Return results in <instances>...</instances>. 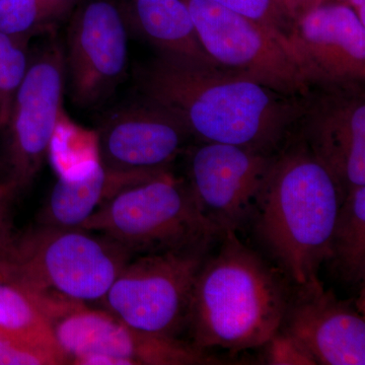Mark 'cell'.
<instances>
[{"label":"cell","instance_id":"1","mask_svg":"<svg viewBox=\"0 0 365 365\" xmlns=\"http://www.w3.org/2000/svg\"><path fill=\"white\" fill-rule=\"evenodd\" d=\"M145 101L176 117L201 143L275 153L297 126L306 98H295L240 76L160 53L138 74Z\"/></svg>","mask_w":365,"mask_h":365},{"label":"cell","instance_id":"2","mask_svg":"<svg viewBox=\"0 0 365 365\" xmlns=\"http://www.w3.org/2000/svg\"><path fill=\"white\" fill-rule=\"evenodd\" d=\"M343 197L302 137H287L262 185L250 222L261 248L295 287L319 281Z\"/></svg>","mask_w":365,"mask_h":365},{"label":"cell","instance_id":"3","mask_svg":"<svg viewBox=\"0 0 365 365\" xmlns=\"http://www.w3.org/2000/svg\"><path fill=\"white\" fill-rule=\"evenodd\" d=\"M204 260L192 292L186 330L192 345L208 351L263 347L279 330L292 297L280 269L232 230Z\"/></svg>","mask_w":365,"mask_h":365},{"label":"cell","instance_id":"4","mask_svg":"<svg viewBox=\"0 0 365 365\" xmlns=\"http://www.w3.org/2000/svg\"><path fill=\"white\" fill-rule=\"evenodd\" d=\"M133 255L105 235L81 227L40 225L16 235L0 265L42 306L53 302H101Z\"/></svg>","mask_w":365,"mask_h":365},{"label":"cell","instance_id":"5","mask_svg":"<svg viewBox=\"0 0 365 365\" xmlns=\"http://www.w3.org/2000/svg\"><path fill=\"white\" fill-rule=\"evenodd\" d=\"M81 228L109 237L133 256L215 242L222 235L201 215L186 180L170 170L118 192Z\"/></svg>","mask_w":365,"mask_h":365},{"label":"cell","instance_id":"6","mask_svg":"<svg viewBox=\"0 0 365 365\" xmlns=\"http://www.w3.org/2000/svg\"><path fill=\"white\" fill-rule=\"evenodd\" d=\"M215 242L131 259L101 300L103 309L136 330L179 338L197 275Z\"/></svg>","mask_w":365,"mask_h":365},{"label":"cell","instance_id":"7","mask_svg":"<svg viewBox=\"0 0 365 365\" xmlns=\"http://www.w3.org/2000/svg\"><path fill=\"white\" fill-rule=\"evenodd\" d=\"M68 364H222L189 341L136 330L106 309L62 302L45 311Z\"/></svg>","mask_w":365,"mask_h":365},{"label":"cell","instance_id":"8","mask_svg":"<svg viewBox=\"0 0 365 365\" xmlns=\"http://www.w3.org/2000/svg\"><path fill=\"white\" fill-rule=\"evenodd\" d=\"M199 40L216 66L295 98H307V83L284 41L213 0H184Z\"/></svg>","mask_w":365,"mask_h":365},{"label":"cell","instance_id":"9","mask_svg":"<svg viewBox=\"0 0 365 365\" xmlns=\"http://www.w3.org/2000/svg\"><path fill=\"white\" fill-rule=\"evenodd\" d=\"M64 86V51L58 43L52 42L29 62L4 129L6 179L20 192L32 184L49 155L61 119Z\"/></svg>","mask_w":365,"mask_h":365},{"label":"cell","instance_id":"10","mask_svg":"<svg viewBox=\"0 0 365 365\" xmlns=\"http://www.w3.org/2000/svg\"><path fill=\"white\" fill-rule=\"evenodd\" d=\"M66 81L74 104L91 108L112 95L128 63V25L116 0H81L71 14Z\"/></svg>","mask_w":365,"mask_h":365},{"label":"cell","instance_id":"11","mask_svg":"<svg viewBox=\"0 0 365 365\" xmlns=\"http://www.w3.org/2000/svg\"><path fill=\"white\" fill-rule=\"evenodd\" d=\"M275 153L217 143L190 150L187 182L201 215L220 234L250 222Z\"/></svg>","mask_w":365,"mask_h":365},{"label":"cell","instance_id":"12","mask_svg":"<svg viewBox=\"0 0 365 365\" xmlns=\"http://www.w3.org/2000/svg\"><path fill=\"white\" fill-rule=\"evenodd\" d=\"M287 42L311 88L364 83L365 26L344 2L328 0L302 14Z\"/></svg>","mask_w":365,"mask_h":365},{"label":"cell","instance_id":"13","mask_svg":"<svg viewBox=\"0 0 365 365\" xmlns=\"http://www.w3.org/2000/svg\"><path fill=\"white\" fill-rule=\"evenodd\" d=\"M309 96L300 137L339 187L365 186V100L360 86H328Z\"/></svg>","mask_w":365,"mask_h":365},{"label":"cell","instance_id":"14","mask_svg":"<svg viewBox=\"0 0 365 365\" xmlns=\"http://www.w3.org/2000/svg\"><path fill=\"white\" fill-rule=\"evenodd\" d=\"M279 330L292 336L317 364H365V321L354 304L321 280L295 287Z\"/></svg>","mask_w":365,"mask_h":365},{"label":"cell","instance_id":"15","mask_svg":"<svg viewBox=\"0 0 365 365\" xmlns=\"http://www.w3.org/2000/svg\"><path fill=\"white\" fill-rule=\"evenodd\" d=\"M191 137L163 108L144 100L118 110L97 133L98 160L109 169L169 170Z\"/></svg>","mask_w":365,"mask_h":365},{"label":"cell","instance_id":"16","mask_svg":"<svg viewBox=\"0 0 365 365\" xmlns=\"http://www.w3.org/2000/svg\"><path fill=\"white\" fill-rule=\"evenodd\" d=\"M169 170L121 172L98 160L59 175L40 213V225L81 227L95 211L118 192L160 176Z\"/></svg>","mask_w":365,"mask_h":365},{"label":"cell","instance_id":"17","mask_svg":"<svg viewBox=\"0 0 365 365\" xmlns=\"http://www.w3.org/2000/svg\"><path fill=\"white\" fill-rule=\"evenodd\" d=\"M122 7L127 25L160 53L217 66L201 44L184 0H125Z\"/></svg>","mask_w":365,"mask_h":365},{"label":"cell","instance_id":"18","mask_svg":"<svg viewBox=\"0 0 365 365\" xmlns=\"http://www.w3.org/2000/svg\"><path fill=\"white\" fill-rule=\"evenodd\" d=\"M329 261L345 283L365 279V186L348 190L334 225Z\"/></svg>","mask_w":365,"mask_h":365},{"label":"cell","instance_id":"19","mask_svg":"<svg viewBox=\"0 0 365 365\" xmlns=\"http://www.w3.org/2000/svg\"><path fill=\"white\" fill-rule=\"evenodd\" d=\"M81 0H0V32L30 39L51 32L68 19Z\"/></svg>","mask_w":365,"mask_h":365},{"label":"cell","instance_id":"20","mask_svg":"<svg viewBox=\"0 0 365 365\" xmlns=\"http://www.w3.org/2000/svg\"><path fill=\"white\" fill-rule=\"evenodd\" d=\"M68 364L53 332H0V365Z\"/></svg>","mask_w":365,"mask_h":365},{"label":"cell","instance_id":"21","mask_svg":"<svg viewBox=\"0 0 365 365\" xmlns=\"http://www.w3.org/2000/svg\"><path fill=\"white\" fill-rule=\"evenodd\" d=\"M0 332H52L32 295L0 276Z\"/></svg>","mask_w":365,"mask_h":365},{"label":"cell","instance_id":"22","mask_svg":"<svg viewBox=\"0 0 365 365\" xmlns=\"http://www.w3.org/2000/svg\"><path fill=\"white\" fill-rule=\"evenodd\" d=\"M29 41L0 32V132L6 128L16 91L28 71Z\"/></svg>","mask_w":365,"mask_h":365},{"label":"cell","instance_id":"23","mask_svg":"<svg viewBox=\"0 0 365 365\" xmlns=\"http://www.w3.org/2000/svg\"><path fill=\"white\" fill-rule=\"evenodd\" d=\"M235 13L257 21L277 35L288 46L294 20L282 0H213ZM289 48V47H288Z\"/></svg>","mask_w":365,"mask_h":365},{"label":"cell","instance_id":"24","mask_svg":"<svg viewBox=\"0 0 365 365\" xmlns=\"http://www.w3.org/2000/svg\"><path fill=\"white\" fill-rule=\"evenodd\" d=\"M265 356L272 365H317L311 354L288 334L278 330L266 343Z\"/></svg>","mask_w":365,"mask_h":365},{"label":"cell","instance_id":"25","mask_svg":"<svg viewBox=\"0 0 365 365\" xmlns=\"http://www.w3.org/2000/svg\"><path fill=\"white\" fill-rule=\"evenodd\" d=\"M19 193L13 182L0 180V265L11 253L19 234L14 222V204Z\"/></svg>","mask_w":365,"mask_h":365},{"label":"cell","instance_id":"26","mask_svg":"<svg viewBox=\"0 0 365 365\" xmlns=\"http://www.w3.org/2000/svg\"><path fill=\"white\" fill-rule=\"evenodd\" d=\"M282 1L294 21L312 7L317 6V0H282Z\"/></svg>","mask_w":365,"mask_h":365},{"label":"cell","instance_id":"27","mask_svg":"<svg viewBox=\"0 0 365 365\" xmlns=\"http://www.w3.org/2000/svg\"><path fill=\"white\" fill-rule=\"evenodd\" d=\"M351 7L360 21L365 26V0H338Z\"/></svg>","mask_w":365,"mask_h":365}]
</instances>
